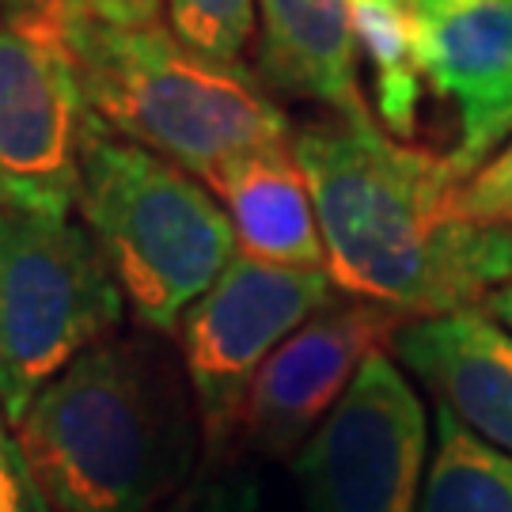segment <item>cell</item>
Listing matches in <instances>:
<instances>
[{"mask_svg":"<svg viewBox=\"0 0 512 512\" xmlns=\"http://www.w3.org/2000/svg\"><path fill=\"white\" fill-rule=\"evenodd\" d=\"M437 452L418 512H512V456L437 406Z\"/></svg>","mask_w":512,"mask_h":512,"instance_id":"obj_14","label":"cell"},{"mask_svg":"<svg viewBox=\"0 0 512 512\" xmlns=\"http://www.w3.org/2000/svg\"><path fill=\"white\" fill-rule=\"evenodd\" d=\"M293 156L327 274L349 296L421 319L482 308L512 285V228L452 217L459 175L448 160L338 114L296 129Z\"/></svg>","mask_w":512,"mask_h":512,"instance_id":"obj_1","label":"cell"},{"mask_svg":"<svg viewBox=\"0 0 512 512\" xmlns=\"http://www.w3.org/2000/svg\"><path fill=\"white\" fill-rule=\"evenodd\" d=\"M209 512H251V505H247V497H220Z\"/></svg>","mask_w":512,"mask_h":512,"instance_id":"obj_21","label":"cell"},{"mask_svg":"<svg viewBox=\"0 0 512 512\" xmlns=\"http://www.w3.org/2000/svg\"><path fill=\"white\" fill-rule=\"evenodd\" d=\"M205 183L224 202L243 255L296 270H327L315 202L293 156V141L247 152L213 171Z\"/></svg>","mask_w":512,"mask_h":512,"instance_id":"obj_13","label":"cell"},{"mask_svg":"<svg viewBox=\"0 0 512 512\" xmlns=\"http://www.w3.org/2000/svg\"><path fill=\"white\" fill-rule=\"evenodd\" d=\"M126 300L88 228L0 205V418L27 403L122 323Z\"/></svg>","mask_w":512,"mask_h":512,"instance_id":"obj_5","label":"cell"},{"mask_svg":"<svg viewBox=\"0 0 512 512\" xmlns=\"http://www.w3.org/2000/svg\"><path fill=\"white\" fill-rule=\"evenodd\" d=\"M486 311L494 315L497 323H505V327L512 330V285H505V289H497L490 300H486Z\"/></svg>","mask_w":512,"mask_h":512,"instance_id":"obj_20","label":"cell"},{"mask_svg":"<svg viewBox=\"0 0 512 512\" xmlns=\"http://www.w3.org/2000/svg\"><path fill=\"white\" fill-rule=\"evenodd\" d=\"M353 35L376 73V110L384 126L410 141L418 129L421 69L410 0H349Z\"/></svg>","mask_w":512,"mask_h":512,"instance_id":"obj_15","label":"cell"},{"mask_svg":"<svg viewBox=\"0 0 512 512\" xmlns=\"http://www.w3.org/2000/svg\"><path fill=\"white\" fill-rule=\"evenodd\" d=\"M452 217L467 224H497L512 228V145L494 160L478 164L452 190Z\"/></svg>","mask_w":512,"mask_h":512,"instance_id":"obj_17","label":"cell"},{"mask_svg":"<svg viewBox=\"0 0 512 512\" xmlns=\"http://www.w3.org/2000/svg\"><path fill=\"white\" fill-rule=\"evenodd\" d=\"M69 54L95 126L190 175L209 179L247 152L293 141L285 110L247 65L194 54L160 23L114 31L76 19Z\"/></svg>","mask_w":512,"mask_h":512,"instance_id":"obj_3","label":"cell"},{"mask_svg":"<svg viewBox=\"0 0 512 512\" xmlns=\"http://www.w3.org/2000/svg\"><path fill=\"white\" fill-rule=\"evenodd\" d=\"M505 137H512V114H509V122H505V133H501V141H505Z\"/></svg>","mask_w":512,"mask_h":512,"instance_id":"obj_22","label":"cell"},{"mask_svg":"<svg viewBox=\"0 0 512 512\" xmlns=\"http://www.w3.org/2000/svg\"><path fill=\"white\" fill-rule=\"evenodd\" d=\"M95 129L73 57L0 23V205L69 217Z\"/></svg>","mask_w":512,"mask_h":512,"instance_id":"obj_8","label":"cell"},{"mask_svg":"<svg viewBox=\"0 0 512 512\" xmlns=\"http://www.w3.org/2000/svg\"><path fill=\"white\" fill-rule=\"evenodd\" d=\"M330 285L327 270H296L236 255L183 311L175 334L213 452L243 425V406L258 368L334 300Z\"/></svg>","mask_w":512,"mask_h":512,"instance_id":"obj_6","label":"cell"},{"mask_svg":"<svg viewBox=\"0 0 512 512\" xmlns=\"http://www.w3.org/2000/svg\"><path fill=\"white\" fill-rule=\"evenodd\" d=\"M391 349L459 425L512 456V330L486 308L406 319Z\"/></svg>","mask_w":512,"mask_h":512,"instance_id":"obj_11","label":"cell"},{"mask_svg":"<svg viewBox=\"0 0 512 512\" xmlns=\"http://www.w3.org/2000/svg\"><path fill=\"white\" fill-rule=\"evenodd\" d=\"M12 429L46 512H152L194 463L190 391L145 338L84 349Z\"/></svg>","mask_w":512,"mask_h":512,"instance_id":"obj_2","label":"cell"},{"mask_svg":"<svg viewBox=\"0 0 512 512\" xmlns=\"http://www.w3.org/2000/svg\"><path fill=\"white\" fill-rule=\"evenodd\" d=\"M171 35L186 50L220 61L243 65L239 57L255 35V0H167Z\"/></svg>","mask_w":512,"mask_h":512,"instance_id":"obj_16","label":"cell"},{"mask_svg":"<svg viewBox=\"0 0 512 512\" xmlns=\"http://www.w3.org/2000/svg\"><path fill=\"white\" fill-rule=\"evenodd\" d=\"M421 80L459 107L448 164L467 179L501 145L512 114V0H410Z\"/></svg>","mask_w":512,"mask_h":512,"instance_id":"obj_10","label":"cell"},{"mask_svg":"<svg viewBox=\"0 0 512 512\" xmlns=\"http://www.w3.org/2000/svg\"><path fill=\"white\" fill-rule=\"evenodd\" d=\"M258 76L266 88L323 103L338 118H372L357 84L349 0H258Z\"/></svg>","mask_w":512,"mask_h":512,"instance_id":"obj_12","label":"cell"},{"mask_svg":"<svg viewBox=\"0 0 512 512\" xmlns=\"http://www.w3.org/2000/svg\"><path fill=\"white\" fill-rule=\"evenodd\" d=\"M0 512H42L35 478L19 456L16 440L8 437L4 418H0Z\"/></svg>","mask_w":512,"mask_h":512,"instance_id":"obj_18","label":"cell"},{"mask_svg":"<svg viewBox=\"0 0 512 512\" xmlns=\"http://www.w3.org/2000/svg\"><path fill=\"white\" fill-rule=\"evenodd\" d=\"M425 444L418 391L384 349L372 353L296 456L308 512H418Z\"/></svg>","mask_w":512,"mask_h":512,"instance_id":"obj_7","label":"cell"},{"mask_svg":"<svg viewBox=\"0 0 512 512\" xmlns=\"http://www.w3.org/2000/svg\"><path fill=\"white\" fill-rule=\"evenodd\" d=\"M76 205L110 281L152 330L179 327L236 258L232 220L194 175L103 129L84 145Z\"/></svg>","mask_w":512,"mask_h":512,"instance_id":"obj_4","label":"cell"},{"mask_svg":"<svg viewBox=\"0 0 512 512\" xmlns=\"http://www.w3.org/2000/svg\"><path fill=\"white\" fill-rule=\"evenodd\" d=\"M80 19H92L114 31H145L156 27L164 0H69Z\"/></svg>","mask_w":512,"mask_h":512,"instance_id":"obj_19","label":"cell"},{"mask_svg":"<svg viewBox=\"0 0 512 512\" xmlns=\"http://www.w3.org/2000/svg\"><path fill=\"white\" fill-rule=\"evenodd\" d=\"M406 315L372 300H330L258 368L243 406V433L255 452L296 459L330 410L342 403L353 376L380 353Z\"/></svg>","mask_w":512,"mask_h":512,"instance_id":"obj_9","label":"cell"}]
</instances>
